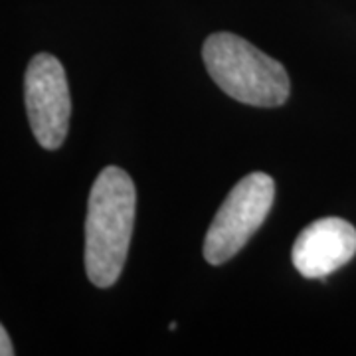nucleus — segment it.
I'll use <instances>...</instances> for the list:
<instances>
[{
	"mask_svg": "<svg viewBox=\"0 0 356 356\" xmlns=\"http://www.w3.org/2000/svg\"><path fill=\"white\" fill-rule=\"evenodd\" d=\"M202 58L218 88L236 102L254 107H280L289 97L285 67L236 34L216 32L208 36Z\"/></svg>",
	"mask_w": 356,
	"mask_h": 356,
	"instance_id": "obj_2",
	"label": "nucleus"
},
{
	"mask_svg": "<svg viewBox=\"0 0 356 356\" xmlns=\"http://www.w3.org/2000/svg\"><path fill=\"white\" fill-rule=\"evenodd\" d=\"M137 208L133 178L119 166H107L89 192L86 218V271L97 287L117 283L127 259Z\"/></svg>",
	"mask_w": 356,
	"mask_h": 356,
	"instance_id": "obj_1",
	"label": "nucleus"
},
{
	"mask_svg": "<svg viewBox=\"0 0 356 356\" xmlns=\"http://www.w3.org/2000/svg\"><path fill=\"white\" fill-rule=\"evenodd\" d=\"M275 198V182L266 172L242 178L220 206L204 240V259L222 266L242 250L264 224Z\"/></svg>",
	"mask_w": 356,
	"mask_h": 356,
	"instance_id": "obj_3",
	"label": "nucleus"
},
{
	"mask_svg": "<svg viewBox=\"0 0 356 356\" xmlns=\"http://www.w3.org/2000/svg\"><path fill=\"white\" fill-rule=\"evenodd\" d=\"M26 113L32 133L48 151L60 149L67 137L72 99L64 65L51 54L30 60L24 76Z\"/></svg>",
	"mask_w": 356,
	"mask_h": 356,
	"instance_id": "obj_4",
	"label": "nucleus"
},
{
	"mask_svg": "<svg viewBox=\"0 0 356 356\" xmlns=\"http://www.w3.org/2000/svg\"><path fill=\"white\" fill-rule=\"evenodd\" d=\"M356 254V228L343 218H321L293 245V266L307 280H325Z\"/></svg>",
	"mask_w": 356,
	"mask_h": 356,
	"instance_id": "obj_5",
	"label": "nucleus"
},
{
	"mask_svg": "<svg viewBox=\"0 0 356 356\" xmlns=\"http://www.w3.org/2000/svg\"><path fill=\"white\" fill-rule=\"evenodd\" d=\"M14 355V346L8 332L4 331V327L0 325V356H13Z\"/></svg>",
	"mask_w": 356,
	"mask_h": 356,
	"instance_id": "obj_6",
	"label": "nucleus"
}]
</instances>
